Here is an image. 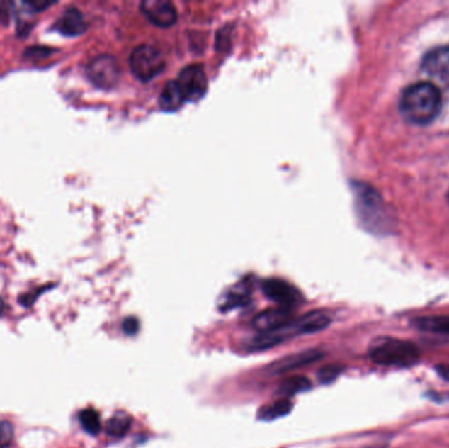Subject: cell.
I'll use <instances>...</instances> for the list:
<instances>
[{"label": "cell", "instance_id": "8992f818", "mask_svg": "<svg viewBox=\"0 0 449 448\" xmlns=\"http://www.w3.org/2000/svg\"><path fill=\"white\" fill-rule=\"evenodd\" d=\"M150 23L159 28H169L176 23L178 12L169 0H144L140 6Z\"/></svg>", "mask_w": 449, "mask_h": 448}, {"label": "cell", "instance_id": "9a60e30c", "mask_svg": "<svg viewBox=\"0 0 449 448\" xmlns=\"http://www.w3.org/2000/svg\"><path fill=\"white\" fill-rule=\"evenodd\" d=\"M53 52H55V49L47 47V46H29L24 50V58L38 61V60H44L46 57L52 55Z\"/></svg>", "mask_w": 449, "mask_h": 448}, {"label": "cell", "instance_id": "ba28073f", "mask_svg": "<svg viewBox=\"0 0 449 448\" xmlns=\"http://www.w3.org/2000/svg\"><path fill=\"white\" fill-rule=\"evenodd\" d=\"M422 69L433 78L449 79V46H436L424 54Z\"/></svg>", "mask_w": 449, "mask_h": 448}, {"label": "cell", "instance_id": "4fadbf2b", "mask_svg": "<svg viewBox=\"0 0 449 448\" xmlns=\"http://www.w3.org/2000/svg\"><path fill=\"white\" fill-rule=\"evenodd\" d=\"M130 418L126 414H115L107 425V432L113 438H120L129 430Z\"/></svg>", "mask_w": 449, "mask_h": 448}, {"label": "cell", "instance_id": "7c38bea8", "mask_svg": "<svg viewBox=\"0 0 449 448\" xmlns=\"http://www.w3.org/2000/svg\"><path fill=\"white\" fill-rule=\"evenodd\" d=\"M414 326L419 330L449 335V315H426L415 318Z\"/></svg>", "mask_w": 449, "mask_h": 448}, {"label": "cell", "instance_id": "cb8c5ba5", "mask_svg": "<svg viewBox=\"0 0 449 448\" xmlns=\"http://www.w3.org/2000/svg\"><path fill=\"white\" fill-rule=\"evenodd\" d=\"M448 201H449V192H448Z\"/></svg>", "mask_w": 449, "mask_h": 448}, {"label": "cell", "instance_id": "7402d4cb", "mask_svg": "<svg viewBox=\"0 0 449 448\" xmlns=\"http://www.w3.org/2000/svg\"><path fill=\"white\" fill-rule=\"evenodd\" d=\"M439 372H441V376H444L449 380V367H441L439 368Z\"/></svg>", "mask_w": 449, "mask_h": 448}, {"label": "cell", "instance_id": "9c48e42d", "mask_svg": "<svg viewBox=\"0 0 449 448\" xmlns=\"http://www.w3.org/2000/svg\"><path fill=\"white\" fill-rule=\"evenodd\" d=\"M263 291L266 296L270 297L271 300L279 303L283 306H290L296 304L298 301L300 293L297 292L295 287L288 284L287 281L280 280V279H270L264 281Z\"/></svg>", "mask_w": 449, "mask_h": 448}, {"label": "cell", "instance_id": "8fae6325", "mask_svg": "<svg viewBox=\"0 0 449 448\" xmlns=\"http://www.w3.org/2000/svg\"><path fill=\"white\" fill-rule=\"evenodd\" d=\"M186 103L178 82H169L159 96V107L166 112H175Z\"/></svg>", "mask_w": 449, "mask_h": 448}, {"label": "cell", "instance_id": "6da1fadb", "mask_svg": "<svg viewBox=\"0 0 449 448\" xmlns=\"http://www.w3.org/2000/svg\"><path fill=\"white\" fill-rule=\"evenodd\" d=\"M399 109L404 118L413 124H430L441 112V91L430 82L410 84L401 95Z\"/></svg>", "mask_w": 449, "mask_h": 448}, {"label": "cell", "instance_id": "5bb4252c", "mask_svg": "<svg viewBox=\"0 0 449 448\" xmlns=\"http://www.w3.org/2000/svg\"><path fill=\"white\" fill-rule=\"evenodd\" d=\"M79 421H81V427L87 431L91 435H96L99 434L100 417L99 413L93 409H86L79 414Z\"/></svg>", "mask_w": 449, "mask_h": 448}, {"label": "cell", "instance_id": "277c9868", "mask_svg": "<svg viewBox=\"0 0 449 448\" xmlns=\"http://www.w3.org/2000/svg\"><path fill=\"white\" fill-rule=\"evenodd\" d=\"M87 78L93 86L101 90L116 87L120 79V67L116 58L108 54H101L91 60L86 67Z\"/></svg>", "mask_w": 449, "mask_h": 448}, {"label": "cell", "instance_id": "5b68a950", "mask_svg": "<svg viewBox=\"0 0 449 448\" xmlns=\"http://www.w3.org/2000/svg\"><path fill=\"white\" fill-rule=\"evenodd\" d=\"M178 84L183 92L186 101L196 103L201 99L208 90L207 74L201 65H189L180 72Z\"/></svg>", "mask_w": 449, "mask_h": 448}, {"label": "cell", "instance_id": "7a4b0ae2", "mask_svg": "<svg viewBox=\"0 0 449 448\" xmlns=\"http://www.w3.org/2000/svg\"><path fill=\"white\" fill-rule=\"evenodd\" d=\"M370 359L381 366L409 367L419 360V349L410 342L398 340L377 341L369 351Z\"/></svg>", "mask_w": 449, "mask_h": 448}, {"label": "cell", "instance_id": "3957f363", "mask_svg": "<svg viewBox=\"0 0 449 448\" xmlns=\"http://www.w3.org/2000/svg\"><path fill=\"white\" fill-rule=\"evenodd\" d=\"M129 65L135 78L149 82L159 75L164 69L162 53L152 45H140L130 54Z\"/></svg>", "mask_w": 449, "mask_h": 448}, {"label": "cell", "instance_id": "52a82bcc", "mask_svg": "<svg viewBox=\"0 0 449 448\" xmlns=\"http://www.w3.org/2000/svg\"><path fill=\"white\" fill-rule=\"evenodd\" d=\"M87 28L89 24L81 11L75 7H69L55 21L52 30L64 37H78L83 35Z\"/></svg>", "mask_w": 449, "mask_h": 448}, {"label": "cell", "instance_id": "d6986e66", "mask_svg": "<svg viewBox=\"0 0 449 448\" xmlns=\"http://www.w3.org/2000/svg\"><path fill=\"white\" fill-rule=\"evenodd\" d=\"M50 286H47V287L42 288H37L36 292H29L27 295H24V296L20 297L18 298V301L21 303V304L24 305V306H30V305L33 304L35 301H36L37 297L40 296L42 292H45L46 289H49Z\"/></svg>", "mask_w": 449, "mask_h": 448}, {"label": "cell", "instance_id": "30bf717a", "mask_svg": "<svg viewBox=\"0 0 449 448\" xmlns=\"http://www.w3.org/2000/svg\"><path fill=\"white\" fill-rule=\"evenodd\" d=\"M289 320L288 309H271L255 317L254 326L259 332H271L285 326Z\"/></svg>", "mask_w": 449, "mask_h": 448}, {"label": "cell", "instance_id": "ffe728a7", "mask_svg": "<svg viewBox=\"0 0 449 448\" xmlns=\"http://www.w3.org/2000/svg\"><path fill=\"white\" fill-rule=\"evenodd\" d=\"M12 11H13V3H0V21L4 26L8 24Z\"/></svg>", "mask_w": 449, "mask_h": 448}, {"label": "cell", "instance_id": "ac0fdd59", "mask_svg": "<svg viewBox=\"0 0 449 448\" xmlns=\"http://www.w3.org/2000/svg\"><path fill=\"white\" fill-rule=\"evenodd\" d=\"M289 405L290 403H287V401L275 403L270 408H266V414H263V415H266L264 418H268V420H270L271 417H279L280 414H284V413H287L289 410Z\"/></svg>", "mask_w": 449, "mask_h": 448}, {"label": "cell", "instance_id": "2e32d148", "mask_svg": "<svg viewBox=\"0 0 449 448\" xmlns=\"http://www.w3.org/2000/svg\"><path fill=\"white\" fill-rule=\"evenodd\" d=\"M13 440V426L7 421H0V448H7Z\"/></svg>", "mask_w": 449, "mask_h": 448}, {"label": "cell", "instance_id": "e0dca14e", "mask_svg": "<svg viewBox=\"0 0 449 448\" xmlns=\"http://www.w3.org/2000/svg\"><path fill=\"white\" fill-rule=\"evenodd\" d=\"M247 288L244 287H237L234 288L233 291L227 295V300H226V305H229V306H237V305H239V303H243L244 301V298L247 297Z\"/></svg>", "mask_w": 449, "mask_h": 448}, {"label": "cell", "instance_id": "603a6c76", "mask_svg": "<svg viewBox=\"0 0 449 448\" xmlns=\"http://www.w3.org/2000/svg\"><path fill=\"white\" fill-rule=\"evenodd\" d=\"M4 308H6V305H4V301H3V298L0 297V315L3 314V312H4Z\"/></svg>", "mask_w": 449, "mask_h": 448}, {"label": "cell", "instance_id": "44dd1931", "mask_svg": "<svg viewBox=\"0 0 449 448\" xmlns=\"http://www.w3.org/2000/svg\"><path fill=\"white\" fill-rule=\"evenodd\" d=\"M124 330L126 334H135V332L138 330V323L135 318H127L124 323Z\"/></svg>", "mask_w": 449, "mask_h": 448}]
</instances>
